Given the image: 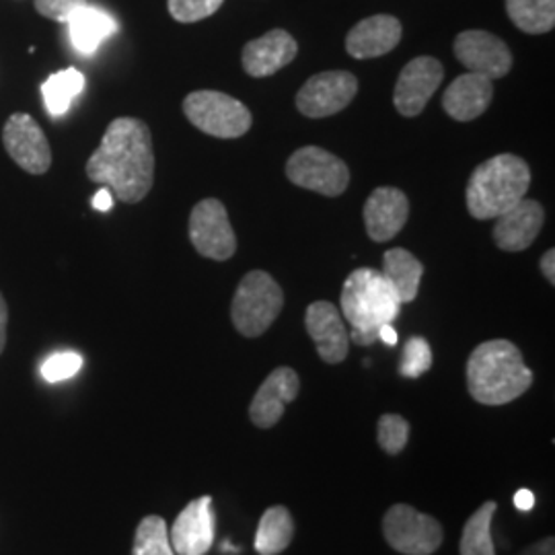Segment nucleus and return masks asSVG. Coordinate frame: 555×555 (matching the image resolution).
<instances>
[{"label": "nucleus", "instance_id": "9d476101", "mask_svg": "<svg viewBox=\"0 0 555 555\" xmlns=\"http://www.w3.org/2000/svg\"><path fill=\"white\" fill-rule=\"evenodd\" d=\"M358 80L348 70H327L307 80L297 95V109L307 118H327L357 98Z\"/></svg>", "mask_w": 555, "mask_h": 555}, {"label": "nucleus", "instance_id": "aec40b11", "mask_svg": "<svg viewBox=\"0 0 555 555\" xmlns=\"http://www.w3.org/2000/svg\"><path fill=\"white\" fill-rule=\"evenodd\" d=\"M401 41V23L391 15H375L357 23L348 38L346 52L357 60L378 59L396 50Z\"/></svg>", "mask_w": 555, "mask_h": 555}, {"label": "nucleus", "instance_id": "b1692460", "mask_svg": "<svg viewBox=\"0 0 555 555\" xmlns=\"http://www.w3.org/2000/svg\"><path fill=\"white\" fill-rule=\"evenodd\" d=\"M295 537V522L288 508L272 506L268 508L259 520L256 533V552L259 555L282 554Z\"/></svg>", "mask_w": 555, "mask_h": 555}, {"label": "nucleus", "instance_id": "f704fd0d", "mask_svg": "<svg viewBox=\"0 0 555 555\" xmlns=\"http://www.w3.org/2000/svg\"><path fill=\"white\" fill-rule=\"evenodd\" d=\"M112 206H114L112 192H109V188H107V185H103L100 192L95 194V198H93V208H95V210H100V212H109V210H112Z\"/></svg>", "mask_w": 555, "mask_h": 555}, {"label": "nucleus", "instance_id": "dca6fc26", "mask_svg": "<svg viewBox=\"0 0 555 555\" xmlns=\"http://www.w3.org/2000/svg\"><path fill=\"white\" fill-rule=\"evenodd\" d=\"M494 220V243L502 251L518 254L531 247L537 235L541 233L545 210L537 199L522 198Z\"/></svg>", "mask_w": 555, "mask_h": 555}, {"label": "nucleus", "instance_id": "58836bf2", "mask_svg": "<svg viewBox=\"0 0 555 555\" xmlns=\"http://www.w3.org/2000/svg\"><path fill=\"white\" fill-rule=\"evenodd\" d=\"M378 339H383L387 346H396L397 344V332L393 325H383L378 330Z\"/></svg>", "mask_w": 555, "mask_h": 555}, {"label": "nucleus", "instance_id": "ddd939ff", "mask_svg": "<svg viewBox=\"0 0 555 555\" xmlns=\"http://www.w3.org/2000/svg\"><path fill=\"white\" fill-rule=\"evenodd\" d=\"M444 79V66L433 56H420L405 64L393 91L396 109L405 118H416Z\"/></svg>", "mask_w": 555, "mask_h": 555}, {"label": "nucleus", "instance_id": "6e6552de", "mask_svg": "<svg viewBox=\"0 0 555 555\" xmlns=\"http://www.w3.org/2000/svg\"><path fill=\"white\" fill-rule=\"evenodd\" d=\"M387 543L405 555H433L442 543V527L437 518L424 515L410 504H396L383 518Z\"/></svg>", "mask_w": 555, "mask_h": 555}, {"label": "nucleus", "instance_id": "c85d7f7f", "mask_svg": "<svg viewBox=\"0 0 555 555\" xmlns=\"http://www.w3.org/2000/svg\"><path fill=\"white\" fill-rule=\"evenodd\" d=\"M378 447L389 453V455H399L410 438V424L405 417L397 414H385L378 420L377 426Z\"/></svg>", "mask_w": 555, "mask_h": 555}, {"label": "nucleus", "instance_id": "bb28decb", "mask_svg": "<svg viewBox=\"0 0 555 555\" xmlns=\"http://www.w3.org/2000/svg\"><path fill=\"white\" fill-rule=\"evenodd\" d=\"M496 515V502H486L477 508L463 527L461 555H496L492 543V518Z\"/></svg>", "mask_w": 555, "mask_h": 555}, {"label": "nucleus", "instance_id": "c9c22d12", "mask_svg": "<svg viewBox=\"0 0 555 555\" xmlns=\"http://www.w3.org/2000/svg\"><path fill=\"white\" fill-rule=\"evenodd\" d=\"M515 506L520 511V513H529V511H533V506H535V496H533V492L531 490H518L515 494Z\"/></svg>", "mask_w": 555, "mask_h": 555}, {"label": "nucleus", "instance_id": "5701e85b", "mask_svg": "<svg viewBox=\"0 0 555 555\" xmlns=\"http://www.w3.org/2000/svg\"><path fill=\"white\" fill-rule=\"evenodd\" d=\"M380 274L389 280L397 298L403 305V302H412L417 297L420 282L424 276V266L408 249L396 247L383 256V272Z\"/></svg>", "mask_w": 555, "mask_h": 555}, {"label": "nucleus", "instance_id": "2f4dec72", "mask_svg": "<svg viewBox=\"0 0 555 555\" xmlns=\"http://www.w3.org/2000/svg\"><path fill=\"white\" fill-rule=\"evenodd\" d=\"M82 369V357L77 352H56L43 360L41 364V377L48 383H62L66 378H73Z\"/></svg>", "mask_w": 555, "mask_h": 555}, {"label": "nucleus", "instance_id": "e433bc0d", "mask_svg": "<svg viewBox=\"0 0 555 555\" xmlns=\"http://www.w3.org/2000/svg\"><path fill=\"white\" fill-rule=\"evenodd\" d=\"M541 274L550 284H555V251L550 249L543 258H541Z\"/></svg>", "mask_w": 555, "mask_h": 555}, {"label": "nucleus", "instance_id": "cd10ccee", "mask_svg": "<svg viewBox=\"0 0 555 555\" xmlns=\"http://www.w3.org/2000/svg\"><path fill=\"white\" fill-rule=\"evenodd\" d=\"M132 555H176L167 522L160 516H146L140 520Z\"/></svg>", "mask_w": 555, "mask_h": 555}, {"label": "nucleus", "instance_id": "a878e982", "mask_svg": "<svg viewBox=\"0 0 555 555\" xmlns=\"http://www.w3.org/2000/svg\"><path fill=\"white\" fill-rule=\"evenodd\" d=\"M506 13L520 31L531 36L555 27V0H506Z\"/></svg>", "mask_w": 555, "mask_h": 555}, {"label": "nucleus", "instance_id": "f03ea898", "mask_svg": "<svg viewBox=\"0 0 555 555\" xmlns=\"http://www.w3.org/2000/svg\"><path fill=\"white\" fill-rule=\"evenodd\" d=\"M533 371L508 339L479 344L467 362V387L481 405H504L529 391Z\"/></svg>", "mask_w": 555, "mask_h": 555}, {"label": "nucleus", "instance_id": "20e7f679", "mask_svg": "<svg viewBox=\"0 0 555 555\" xmlns=\"http://www.w3.org/2000/svg\"><path fill=\"white\" fill-rule=\"evenodd\" d=\"M531 169L516 155H496L483 160L467 183V210L477 220H492L527 196Z\"/></svg>", "mask_w": 555, "mask_h": 555}, {"label": "nucleus", "instance_id": "423d86ee", "mask_svg": "<svg viewBox=\"0 0 555 555\" xmlns=\"http://www.w3.org/2000/svg\"><path fill=\"white\" fill-rule=\"evenodd\" d=\"M183 114L204 134L238 139L251 128V112L220 91H194L183 101Z\"/></svg>", "mask_w": 555, "mask_h": 555}, {"label": "nucleus", "instance_id": "72a5a7b5", "mask_svg": "<svg viewBox=\"0 0 555 555\" xmlns=\"http://www.w3.org/2000/svg\"><path fill=\"white\" fill-rule=\"evenodd\" d=\"M520 555H555V541L554 537H545L541 539L535 545L527 547Z\"/></svg>", "mask_w": 555, "mask_h": 555}, {"label": "nucleus", "instance_id": "f3484780", "mask_svg": "<svg viewBox=\"0 0 555 555\" xmlns=\"http://www.w3.org/2000/svg\"><path fill=\"white\" fill-rule=\"evenodd\" d=\"M300 391L298 375L288 369L280 366L272 375L261 383L258 393L249 405V417L258 428H272L284 416V410L291 401H295Z\"/></svg>", "mask_w": 555, "mask_h": 555}, {"label": "nucleus", "instance_id": "f257e3e1", "mask_svg": "<svg viewBox=\"0 0 555 555\" xmlns=\"http://www.w3.org/2000/svg\"><path fill=\"white\" fill-rule=\"evenodd\" d=\"M87 178L107 185L126 204L144 198L155 181V153L149 126L137 118L114 119L87 160Z\"/></svg>", "mask_w": 555, "mask_h": 555}, {"label": "nucleus", "instance_id": "393cba45", "mask_svg": "<svg viewBox=\"0 0 555 555\" xmlns=\"http://www.w3.org/2000/svg\"><path fill=\"white\" fill-rule=\"evenodd\" d=\"M85 89V75L77 68H64L54 73L50 79L41 85V95L46 109L52 118L64 116L75 98H79Z\"/></svg>", "mask_w": 555, "mask_h": 555}, {"label": "nucleus", "instance_id": "7ed1b4c3", "mask_svg": "<svg viewBox=\"0 0 555 555\" xmlns=\"http://www.w3.org/2000/svg\"><path fill=\"white\" fill-rule=\"evenodd\" d=\"M341 313L350 321L348 334L358 346H371L383 325H393L401 311L389 280L373 268H360L346 278L341 288Z\"/></svg>", "mask_w": 555, "mask_h": 555}, {"label": "nucleus", "instance_id": "7c9ffc66", "mask_svg": "<svg viewBox=\"0 0 555 555\" xmlns=\"http://www.w3.org/2000/svg\"><path fill=\"white\" fill-rule=\"evenodd\" d=\"M224 0H167L169 13L179 23H196L215 15Z\"/></svg>", "mask_w": 555, "mask_h": 555}, {"label": "nucleus", "instance_id": "4468645a", "mask_svg": "<svg viewBox=\"0 0 555 555\" xmlns=\"http://www.w3.org/2000/svg\"><path fill=\"white\" fill-rule=\"evenodd\" d=\"M169 541L176 555L208 554L215 543L212 498L192 500L176 518L169 531Z\"/></svg>", "mask_w": 555, "mask_h": 555}, {"label": "nucleus", "instance_id": "c756f323", "mask_svg": "<svg viewBox=\"0 0 555 555\" xmlns=\"http://www.w3.org/2000/svg\"><path fill=\"white\" fill-rule=\"evenodd\" d=\"M433 366V350L424 337H412L403 348V360L399 373L403 377L417 378L428 373Z\"/></svg>", "mask_w": 555, "mask_h": 555}, {"label": "nucleus", "instance_id": "4c0bfd02", "mask_svg": "<svg viewBox=\"0 0 555 555\" xmlns=\"http://www.w3.org/2000/svg\"><path fill=\"white\" fill-rule=\"evenodd\" d=\"M7 325H9V307L4 297L0 295V354L7 346Z\"/></svg>", "mask_w": 555, "mask_h": 555}, {"label": "nucleus", "instance_id": "4be33fe9", "mask_svg": "<svg viewBox=\"0 0 555 555\" xmlns=\"http://www.w3.org/2000/svg\"><path fill=\"white\" fill-rule=\"evenodd\" d=\"M66 23L75 50L85 56L95 54L103 41L118 34V21L100 7L85 4Z\"/></svg>", "mask_w": 555, "mask_h": 555}, {"label": "nucleus", "instance_id": "1a4fd4ad", "mask_svg": "<svg viewBox=\"0 0 555 555\" xmlns=\"http://www.w3.org/2000/svg\"><path fill=\"white\" fill-rule=\"evenodd\" d=\"M190 241L202 258L227 261L237 251V237L220 199H202L190 215Z\"/></svg>", "mask_w": 555, "mask_h": 555}, {"label": "nucleus", "instance_id": "f8f14e48", "mask_svg": "<svg viewBox=\"0 0 555 555\" xmlns=\"http://www.w3.org/2000/svg\"><path fill=\"white\" fill-rule=\"evenodd\" d=\"M455 56L469 73L490 80L502 79L513 68V52L504 41L488 31H463L455 40Z\"/></svg>", "mask_w": 555, "mask_h": 555}, {"label": "nucleus", "instance_id": "2eb2a0df", "mask_svg": "<svg viewBox=\"0 0 555 555\" xmlns=\"http://www.w3.org/2000/svg\"><path fill=\"white\" fill-rule=\"evenodd\" d=\"M305 325L323 362L339 364L346 360L350 350V336L336 305L327 300L311 302L305 315Z\"/></svg>", "mask_w": 555, "mask_h": 555}, {"label": "nucleus", "instance_id": "473e14b6", "mask_svg": "<svg viewBox=\"0 0 555 555\" xmlns=\"http://www.w3.org/2000/svg\"><path fill=\"white\" fill-rule=\"evenodd\" d=\"M85 4L87 0H36L38 13L59 23H66Z\"/></svg>", "mask_w": 555, "mask_h": 555}, {"label": "nucleus", "instance_id": "39448f33", "mask_svg": "<svg viewBox=\"0 0 555 555\" xmlns=\"http://www.w3.org/2000/svg\"><path fill=\"white\" fill-rule=\"evenodd\" d=\"M284 307V293L268 272L254 270L238 282L231 319L241 336L259 337L270 330Z\"/></svg>", "mask_w": 555, "mask_h": 555}, {"label": "nucleus", "instance_id": "412c9836", "mask_svg": "<svg viewBox=\"0 0 555 555\" xmlns=\"http://www.w3.org/2000/svg\"><path fill=\"white\" fill-rule=\"evenodd\" d=\"M494 100V80L467 73L456 77L442 95V109L456 121H472L486 114Z\"/></svg>", "mask_w": 555, "mask_h": 555}, {"label": "nucleus", "instance_id": "9b49d317", "mask_svg": "<svg viewBox=\"0 0 555 555\" xmlns=\"http://www.w3.org/2000/svg\"><path fill=\"white\" fill-rule=\"evenodd\" d=\"M9 157L31 176H43L52 165V149L40 124L29 114H13L2 130Z\"/></svg>", "mask_w": 555, "mask_h": 555}, {"label": "nucleus", "instance_id": "0eeeda50", "mask_svg": "<svg viewBox=\"0 0 555 555\" xmlns=\"http://www.w3.org/2000/svg\"><path fill=\"white\" fill-rule=\"evenodd\" d=\"M286 178L302 190L336 198L350 185V169L321 146H302L286 163Z\"/></svg>", "mask_w": 555, "mask_h": 555}, {"label": "nucleus", "instance_id": "6ab92c4d", "mask_svg": "<svg viewBox=\"0 0 555 555\" xmlns=\"http://www.w3.org/2000/svg\"><path fill=\"white\" fill-rule=\"evenodd\" d=\"M297 40L288 31L272 29L243 48V68L256 79L272 77L297 59Z\"/></svg>", "mask_w": 555, "mask_h": 555}, {"label": "nucleus", "instance_id": "a211bd4d", "mask_svg": "<svg viewBox=\"0 0 555 555\" xmlns=\"http://www.w3.org/2000/svg\"><path fill=\"white\" fill-rule=\"evenodd\" d=\"M410 217V199L397 188H377L364 204V227L375 243L399 235Z\"/></svg>", "mask_w": 555, "mask_h": 555}]
</instances>
